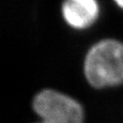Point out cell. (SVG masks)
<instances>
[{"label":"cell","instance_id":"1","mask_svg":"<svg viewBox=\"0 0 123 123\" xmlns=\"http://www.w3.org/2000/svg\"><path fill=\"white\" fill-rule=\"evenodd\" d=\"M84 70L89 84L95 88L123 82V44L115 40L98 42L88 51Z\"/></svg>","mask_w":123,"mask_h":123},{"label":"cell","instance_id":"2","mask_svg":"<svg viewBox=\"0 0 123 123\" xmlns=\"http://www.w3.org/2000/svg\"><path fill=\"white\" fill-rule=\"evenodd\" d=\"M33 108L40 123H83V110L78 101L54 90H43L36 96Z\"/></svg>","mask_w":123,"mask_h":123},{"label":"cell","instance_id":"3","mask_svg":"<svg viewBox=\"0 0 123 123\" xmlns=\"http://www.w3.org/2000/svg\"><path fill=\"white\" fill-rule=\"evenodd\" d=\"M62 13L68 25L75 28H85L96 20L98 6L96 0H66Z\"/></svg>","mask_w":123,"mask_h":123},{"label":"cell","instance_id":"4","mask_svg":"<svg viewBox=\"0 0 123 123\" xmlns=\"http://www.w3.org/2000/svg\"><path fill=\"white\" fill-rule=\"evenodd\" d=\"M115 2L117 3V5L120 6L121 8H123V0H115Z\"/></svg>","mask_w":123,"mask_h":123}]
</instances>
